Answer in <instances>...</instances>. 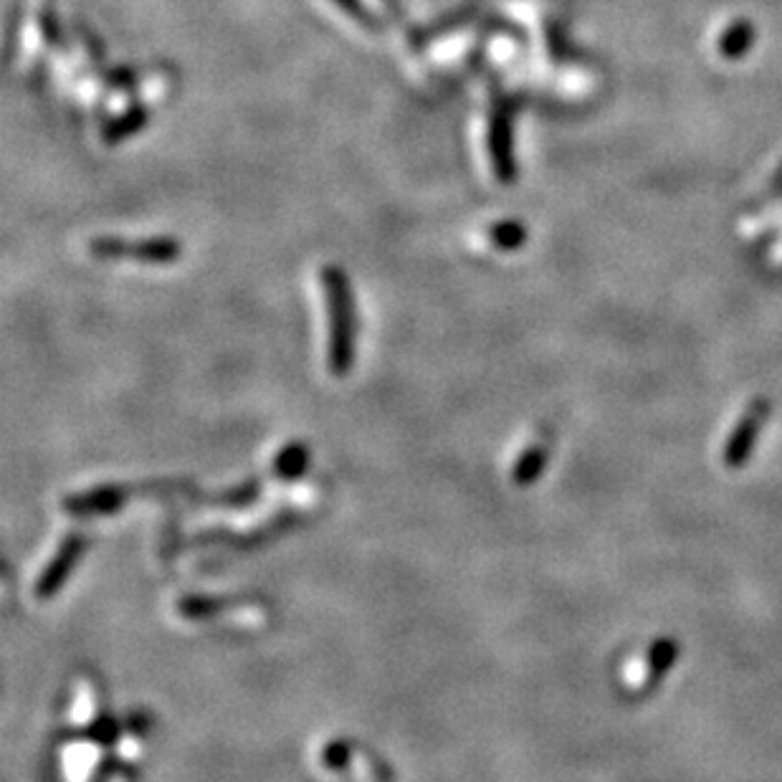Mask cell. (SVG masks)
I'll return each instance as SVG.
<instances>
[{"mask_svg":"<svg viewBox=\"0 0 782 782\" xmlns=\"http://www.w3.org/2000/svg\"><path fill=\"white\" fill-rule=\"evenodd\" d=\"M92 251L104 259L117 256H135L137 261H173L178 256V243L173 241H145L142 246H127L119 241H94Z\"/></svg>","mask_w":782,"mask_h":782,"instance_id":"1","label":"cell"},{"mask_svg":"<svg viewBox=\"0 0 782 782\" xmlns=\"http://www.w3.org/2000/svg\"><path fill=\"white\" fill-rule=\"evenodd\" d=\"M762 413H765V405H760L757 410H752L750 416L742 418L737 431H734L732 438H729L727 451H724V464H727L729 469H737V466L745 464L747 454H750L752 446H755L757 431H760L762 426Z\"/></svg>","mask_w":782,"mask_h":782,"instance_id":"2","label":"cell"},{"mask_svg":"<svg viewBox=\"0 0 782 782\" xmlns=\"http://www.w3.org/2000/svg\"><path fill=\"white\" fill-rule=\"evenodd\" d=\"M676 658V643L674 641H658L651 651V669H653V679H658L661 674L674 666Z\"/></svg>","mask_w":782,"mask_h":782,"instance_id":"3","label":"cell"}]
</instances>
